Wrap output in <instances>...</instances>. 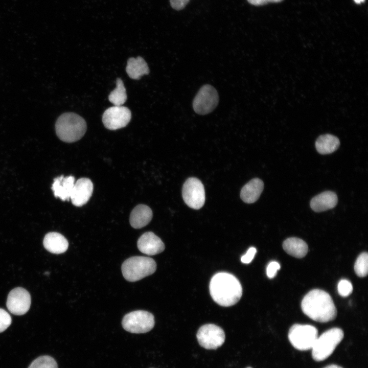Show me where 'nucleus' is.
I'll return each instance as SVG.
<instances>
[{"label": "nucleus", "mask_w": 368, "mask_h": 368, "mask_svg": "<svg viewBox=\"0 0 368 368\" xmlns=\"http://www.w3.org/2000/svg\"><path fill=\"white\" fill-rule=\"evenodd\" d=\"M246 368H252V367H246Z\"/></svg>", "instance_id": "nucleus-34"}, {"label": "nucleus", "mask_w": 368, "mask_h": 368, "mask_svg": "<svg viewBox=\"0 0 368 368\" xmlns=\"http://www.w3.org/2000/svg\"><path fill=\"white\" fill-rule=\"evenodd\" d=\"M354 2L357 4H360L364 2L365 0H354Z\"/></svg>", "instance_id": "nucleus-33"}, {"label": "nucleus", "mask_w": 368, "mask_h": 368, "mask_svg": "<svg viewBox=\"0 0 368 368\" xmlns=\"http://www.w3.org/2000/svg\"><path fill=\"white\" fill-rule=\"evenodd\" d=\"M31 301L30 294L27 290L21 287H17L9 292L6 305L11 313L21 315L29 310Z\"/></svg>", "instance_id": "nucleus-12"}, {"label": "nucleus", "mask_w": 368, "mask_h": 368, "mask_svg": "<svg viewBox=\"0 0 368 368\" xmlns=\"http://www.w3.org/2000/svg\"><path fill=\"white\" fill-rule=\"evenodd\" d=\"M154 317L151 313L136 310L126 314L122 320V326L127 331L132 333H145L154 327Z\"/></svg>", "instance_id": "nucleus-7"}, {"label": "nucleus", "mask_w": 368, "mask_h": 368, "mask_svg": "<svg viewBox=\"0 0 368 368\" xmlns=\"http://www.w3.org/2000/svg\"><path fill=\"white\" fill-rule=\"evenodd\" d=\"M354 270L359 277H365L368 271V255L366 252L361 253L357 258L354 265Z\"/></svg>", "instance_id": "nucleus-24"}, {"label": "nucleus", "mask_w": 368, "mask_h": 368, "mask_svg": "<svg viewBox=\"0 0 368 368\" xmlns=\"http://www.w3.org/2000/svg\"><path fill=\"white\" fill-rule=\"evenodd\" d=\"M152 218L151 209L147 205L139 204L135 206L130 216V223L134 228H141L147 225Z\"/></svg>", "instance_id": "nucleus-19"}, {"label": "nucleus", "mask_w": 368, "mask_h": 368, "mask_svg": "<svg viewBox=\"0 0 368 368\" xmlns=\"http://www.w3.org/2000/svg\"><path fill=\"white\" fill-rule=\"evenodd\" d=\"M337 289L340 295L343 297H346L352 293L353 291V286L350 281L343 279L339 282Z\"/></svg>", "instance_id": "nucleus-26"}, {"label": "nucleus", "mask_w": 368, "mask_h": 368, "mask_svg": "<svg viewBox=\"0 0 368 368\" xmlns=\"http://www.w3.org/2000/svg\"><path fill=\"white\" fill-rule=\"evenodd\" d=\"M219 102V95L212 85L205 84L198 90L193 101V108L197 114L204 115L211 112Z\"/></svg>", "instance_id": "nucleus-8"}, {"label": "nucleus", "mask_w": 368, "mask_h": 368, "mask_svg": "<svg viewBox=\"0 0 368 368\" xmlns=\"http://www.w3.org/2000/svg\"><path fill=\"white\" fill-rule=\"evenodd\" d=\"M196 336L200 346L208 350L217 349L223 344L225 339L223 329L211 324L202 326Z\"/></svg>", "instance_id": "nucleus-10"}, {"label": "nucleus", "mask_w": 368, "mask_h": 368, "mask_svg": "<svg viewBox=\"0 0 368 368\" xmlns=\"http://www.w3.org/2000/svg\"><path fill=\"white\" fill-rule=\"evenodd\" d=\"M126 71L130 78L137 80L143 75L148 74L149 68L145 60L139 56L128 60Z\"/></svg>", "instance_id": "nucleus-21"}, {"label": "nucleus", "mask_w": 368, "mask_h": 368, "mask_svg": "<svg viewBox=\"0 0 368 368\" xmlns=\"http://www.w3.org/2000/svg\"><path fill=\"white\" fill-rule=\"evenodd\" d=\"M283 248L287 254L297 258L304 257L308 251L307 244L296 237L288 238L284 240Z\"/></svg>", "instance_id": "nucleus-20"}, {"label": "nucleus", "mask_w": 368, "mask_h": 368, "mask_svg": "<svg viewBox=\"0 0 368 368\" xmlns=\"http://www.w3.org/2000/svg\"><path fill=\"white\" fill-rule=\"evenodd\" d=\"M280 269V264L276 261H272L270 262L266 268V274L267 277L270 278H273L277 274V271Z\"/></svg>", "instance_id": "nucleus-28"}, {"label": "nucleus", "mask_w": 368, "mask_h": 368, "mask_svg": "<svg viewBox=\"0 0 368 368\" xmlns=\"http://www.w3.org/2000/svg\"><path fill=\"white\" fill-rule=\"evenodd\" d=\"M190 0H170L171 6L176 10H180L185 8Z\"/></svg>", "instance_id": "nucleus-30"}, {"label": "nucleus", "mask_w": 368, "mask_h": 368, "mask_svg": "<svg viewBox=\"0 0 368 368\" xmlns=\"http://www.w3.org/2000/svg\"><path fill=\"white\" fill-rule=\"evenodd\" d=\"M340 145L339 139L335 136L326 134L319 136L316 141L315 147L321 154H327L335 151Z\"/></svg>", "instance_id": "nucleus-22"}, {"label": "nucleus", "mask_w": 368, "mask_h": 368, "mask_svg": "<svg viewBox=\"0 0 368 368\" xmlns=\"http://www.w3.org/2000/svg\"><path fill=\"white\" fill-rule=\"evenodd\" d=\"M43 244L48 251L55 254L64 252L68 247L67 239L62 235L57 232H50L46 234Z\"/></svg>", "instance_id": "nucleus-17"}, {"label": "nucleus", "mask_w": 368, "mask_h": 368, "mask_svg": "<svg viewBox=\"0 0 368 368\" xmlns=\"http://www.w3.org/2000/svg\"><path fill=\"white\" fill-rule=\"evenodd\" d=\"M28 368H58V365L53 357L44 355L35 359Z\"/></svg>", "instance_id": "nucleus-25"}, {"label": "nucleus", "mask_w": 368, "mask_h": 368, "mask_svg": "<svg viewBox=\"0 0 368 368\" xmlns=\"http://www.w3.org/2000/svg\"><path fill=\"white\" fill-rule=\"evenodd\" d=\"M337 202L338 198L334 192L325 191L311 200L310 207L314 212H321L334 208Z\"/></svg>", "instance_id": "nucleus-16"}, {"label": "nucleus", "mask_w": 368, "mask_h": 368, "mask_svg": "<svg viewBox=\"0 0 368 368\" xmlns=\"http://www.w3.org/2000/svg\"><path fill=\"white\" fill-rule=\"evenodd\" d=\"M182 195L185 202L193 209H199L204 203V188L201 181L197 178L190 177L185 181Z\"/></svg>", "instance_id": "nucleus-9"}, {"label": "nucleus", "mask_w": 368, "mask_h": 368, "mask_svg": "<svg viewBox=\"0 0 368 368\" xmlns=\"http://www.w3.org/2000/svg\"><path fill=\"white\" fill-rule=\"evenodd\" d=\"M343 336V331L338 328H333L324 332L317 337L311 349L313 359L321 361L328 358Z\"/></svg>", "instance_id": "nucleus-5"}, {"label": "nucleus", "mask_w": 368, "mask_h": 368, "mask_svg": "<svg viewBox=\"0 0 368 368\" xmlns=\"http://www.w3.org/2000/svg\"><path fill=\"white\" fill-rule=\"evenodd\" d=\"M75 185V178L70 175L64 177L61 175L54 179L52 189L55 197L62 201H68Z\"/></svg>", "instance_id": "nucleus-15"}, {"label": "nucleus", "mask_w": 368, "mask_h": 368, "mask_svg": "<svg viewBox=\"0 0 368 368\" xmlns=\"http://www.w3.org/2000/svg\"><path fill=\"white\" fill-rule=\"evenodd\" d=\"M155 261L149 257L134 256L126 260L122 265L124 278L129 282H135L153 274L156 270Z\"/></svg>", "instance_id": "nucleus-4"}, {"label": "nucleus", "mask_w": 368, "mask_h": 368, "mask_svg": "<svg viewBox=\"0 0 368 368\" xmlns=\"http://www.w3.org/2000/svg\"><path fill=\"white\" fill-rule=\"evenodd\" d=\"M129 108L123 106H114L107 109L102 116L104 126L109 130H117L127 125L131 120Z\"/></svg>", "instance_id": "nucleus-11"}, {"label": "nucleus", "mask_w": 368, "mask_h": 368, "mask_svg": "<svg viewBox=\"0 0 368 368\" xmlns=\"http://www.w3.org/2000/svg\"><path fill=\"white\" fill-rule=\"evenodd\" d=\"M209 288L213 300L224 307L236 304L242 294V286L238 279L225 272L216 273L212 278Z\"/></svg>", "instance_id": "nucleus-2"}, {"label": "nucleus", "mask_w": 368, "mask_h": 368, "mask_svg": "<svg viewBox=\"0 0 368 368\" xmlns=\"http://www.w3.org/2000/svg\"><path fill=\"white\" fill-rule=\"evenodd\" d=\"M257 252V249L254 247H250L246 253L242 256L241 261L242 263L245 264H248L251 262L253 260Z\"/></svg>", "instance_id": "nucleus-29"}, {"label": "nucleus", "mask_w": 368, "mask_h": 368, "mask_svg": "<svg viewBox=\"0 0 368 368\" xmlns=\"http://www.w3.org/2000/svg\"><path fill=\"white\" fill-rule=\"evenodd\" d=\"M250 4L259 6L265 5L268 3H279L283 0H247Z\"/></svg>", "instance_id": "nucleus-31"}, {"label": "nucleus", "mask_w": 368, "mask_h": 368, "mask_svg": "<svg viewBox=\"0 0 368 368\" xmlns=\"http://www.w3.org/2000/svg\"><path fill=\"white\" fill-rule=\"evenodd\" d=\"M263 188L264 183L262 180L258 178L252 179L241 189V198L245 203H254L259 199Z\"/></svg>", "instance_id": "nucleus-18"}, {"label": "nucleus", "mask_w": 368, "mask_h": 368, "mask_svg": "<svg viewBox=\"0 0 368 368\" xmlns=\"http://www.w3.org/2000/svg\"><path fill=\"white\" fill-rule=\"evenodd\" d=\"M57 136L63 142H75L80 140L86 130L85 121L78 114L66 112L58 118L55 124Z\"/></svg>", "instance_id": "nucleus-3"}, {"label": "nucleus", "mask_w": 368, "mask_h": 368, "mask_svg": "<svg viewBox=\"0 0 368 368\" xmlns=\"http://www.w3.org/2000/svg\"><path fill=\"white\" fill-rule=\"evenodd\" d=\"M301 308L305 314L320 323L333 320L337 315V309L332 297L320 289H313L306 294L302 301Z\"/></svg>", "instance_id": "nucleus-1"}, {"label": "nucleus", "mask_w": 368, "mask_h": 368, "mask_svg": "<svg viewBox=\"0 0 368 368\" xmlns=\"http://www.w3.org/2000/svg\"><path fill=\"white\" fill-rule=\"evenodd\" d=\"M324 368H342V367L335 364L329 365Z\"/></svg>", "instance_id": "nucleus-32"}, {"label": "nucleus", "mask_w": 368, "mask_h": 368, "mask_svg": "<svg viewBox=\"0 0 368 368\" xmlns=\"http://www.w3.org/2000/svg\"><path fill=\"white\" fill-rule=\"evenodd\" d=\"M92 181L87 178H81L75 183L70 197L72 203L81 206L86 203L93 192Z\"/></svg>", "instance_id": "nucleus-13"}, {"label": "nucleus", "mask_w": 368, "mask_h": 368, "mask_svg": "<svg viewBox=\"0 0 368 368\" xmlns=\"http://www.w3.org/2000/svg\"><path fill=\"white\" fill-rule=\"evenodd\" d=\"M137 245L141 252L149 256L163 252L165 247L162 240L151 232L143 234L139 238Z\"/></svg>", "instance_id": "nucleus-14"}, {"label": "nucleus", "mask_w": 368, "mask_h": 368, "mask_svg": "<svg viewBox=\"0 0 368 368\" xmlns=\"http://www.w3.org/2000/svg\"><path fill=\"white\" fill-rule=\"evenodd\" d=\"M116 84V88L110 93L108 99L114 106H122L127 100L126 89L120 78H117Z\"/></svg>", "instance_id": "nucleus-23"}, {"label": "nucleus", "mask_w": 368, "mask_h": 368, "mask_svg": "<svg viewBox=\"0 0 368 368\" xmlns=\"http://www.w3.org/2000/svg\"><path fill=\"white\" fill-rule=\"evenodd\" d=\"M12 318L4 309L0 308V333L5 331L11 325Z\"/></svg>", "instance_id": "nucleus-27"}, {"label": "nucleus", "mask_w": 368, "mask_h": 368, "mask_svg": "<svg viewBox=\"0 0 368 368\" xmlns=\"http://www.w3.org/2000/svg\"><path fill=\"white\" fill-rule=\"evenodd\" d=\"M288 337L294 348L306 351L312 349L318 337V331L310 325L294 324L290 327Z\"/></svg>", "instance_id": "nucleus-6"}]
</instances>
